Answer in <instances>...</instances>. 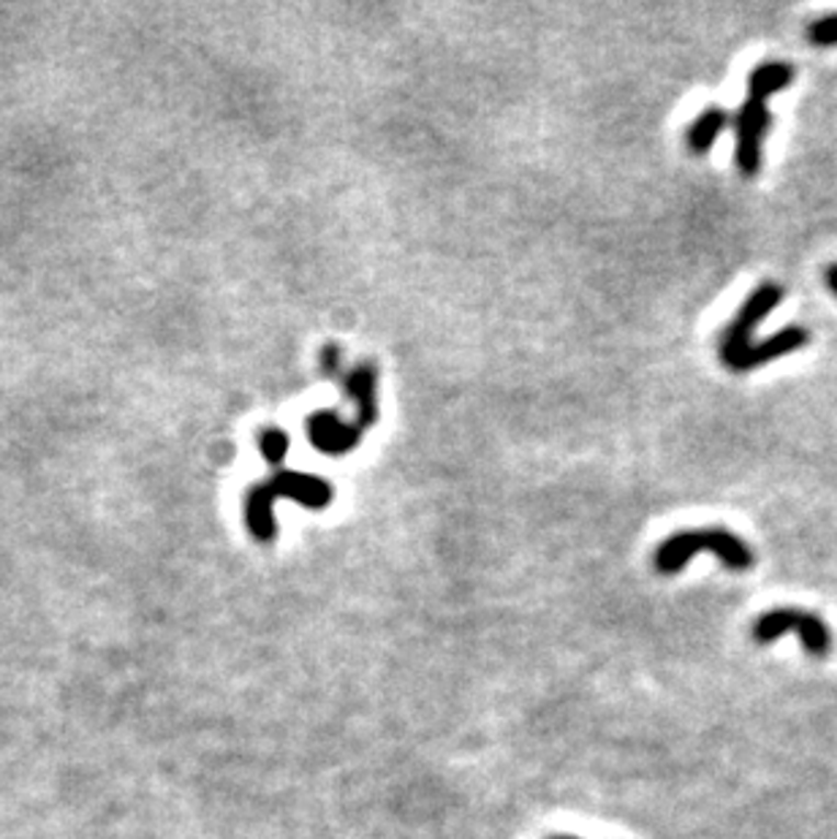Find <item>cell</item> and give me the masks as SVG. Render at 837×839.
Returning a JSON list of instances; mask_svg holds the SVG:
<instances>
[{
    "mask_svg": "<svg viewBox=\"0 0 837 839\" xmlns=\"http://www.w3.org/2000/svg\"><path fill=\"white\" fill-rule=\"evenodd\" d=\"M794 79V68L783 60L761 63L748 77V99L734 117L737 128V167L745 177H754L761 167V141L772 125L767 101L785 90Z\"/></svg>",
    "mask_w": 837,
    "mask_h": 839,
    "instance_id": "cell-1",
    "label": "cell"
},
{
    "mask_svg": "<svg viewBox=\"0 0 837 839\" xmlns=\"http://www.w3.org/2000/svg\"><path fill=\"white\" fill-rule=\"evenodd\" d=\"M699 552H713L728 570H748L754 565V552L739 535L721 528H708L686 530V533H675L671 538H666L656 552V570L664 576L680 574L688 559Z\"/></svg>",
    "mask_w": 837,
    "mask_h": 839,
    "instance_id": "cell-2",
    "label": "cell"
},
{
    "mask_svg": "<svg viewBox=\"0 0 837 839\" xmlns=\"http://www.w3.org/2000/svg\"><path fill=\"white\" fill-rule=\"evenodd\" d=\"M785 633H796L811 658H827V653L833 649V633H829L827 622L813 612L772 609V612L761 614L754 625V638L759 644L778 642Z\"/></svg>",
    "mask_w": 837,
    "mask_h": 839,
    "instance_id": "cell-3",
    "label": "cell"
},
{
    "mask_svg": "<svg viewBox=\"0 0 837 839\" xmlns=\"http://www.w3.org/2000/svg\"><path fill=\"white\" fill-rule=\"evenodd\" d=\"M780 299H783V288L776 283H765L743 302V307H739L737 316L732 318V324H728L721 340V362L726 364V367L745 351V348L754 345L750 337H754L756 324L770 316L780 305Z\"/></svg>",
    "mask_w": 837,
    "mask_h": 839,
    "instance_id": "cell-4",
    "label": "cell"
},
{
    "mask_svg": "<svg viewBox=\"0 0 837 839\" xmlns=\"http://www.w3.org/2000/svg\"><path fill=\"white\" fill-rule=\"evenodd\" d=\"M364 430L357 424H346L335 410H318L307 419V441L313 443L321 454L343 456L354 451L362 443Z\"/></svg>",
    "mask_w": 837,
    "mask_h": 839,
    "instance_id": "cell-5",
    "label": "cell"
},
{
    "mask_svg": "<svg viewBox=\"0 0 837 839\" xmlns=\"http://www.w3.org/2000/svg\"><path fill=\"white\" fill-rule=\"evenodd\" d=\"M267 487L275 498H292L299 506L313 508V511H321L335 500L332 484L324 481L321 476H310V473L281 470L267 481Z\"/></svg>",
    "mask_w": 837,
    "mask_h": 839,
    "instance_id": "cell-6",
    "label": "cell"
},
{
    "mask_svg": "<svg viewBox=\"0 0 837 839\" xmlns=\"http://www.w3.org/2000/svg\"><path fill=\"white\" fill-rule=\"evenodd\" d=\"M807 340H811V335H807L805 327L780 329V332L772 335L770 340L754 342L750 348H745V351L739 353V356L734 359L728 367H732L734 373H745V370H754V367H759V364L776 362V359H780V356L796 353L800 348L807 345Z\"/></svg>",
    "mask_w": 837,
    "mask_h": 839,
    "instance_id": "cell-7",
    "label": "cell"
},
{
    "mask_svg": "<svg viewBox=\"0 0 837 839\" xmlns=\"http://www.w3.org/2000/svg\"><path fill=\"white\" fill-rule=\"evenodd\" d=\"M346 392L357 405V424L362 430L378 424V370L373 364H357L346 375Z\"/></svg>",
    "mask_w": 837,
    "mask_h": 839,
    "instance_id": "cell-8",
    "label": "cell"
},
{
    "mask_svg": "<svg viewBox=\"0 0 837 839\" xmlns=\"http://www.w3.org/2000/svg\"><path fill=\"white\" fill-rule=\"evenodd\" d=\"M272 506H275V495L270 492L267 484L250 489L245 495V519H248V530L259 541H272L275 538V517H272Z\"/></svg>",
    "mask_w": 837,
    "mask_h": 839,
    "instance_id": "cell-9",
    "label": "cell"
},
{
    "mask_svg": "<svg viewBox=\"0 0 837 839\" xmlns=\"http://www.w3.org/2000/svg\"><path fill=\"white\" fill-rule=\"evenodd\" d=\"M728 125V114L721 110V106H710L693 120V125L688 128V147L699 156L710 150L715 145V139L721 136V131Z\"/></svg>",
    "mask_w": 837,
    "mask_h": 839,
    "instance_id": "cell-10",
    "label": "cell"
},
{
    "mask_svg": "<svg viewBox=\"0 0 837 839\" xmlns=\"http://www.w3.org/2000/svg\"><path fill=\"white\" fill-rule=\"evenodd\" d=\"M259 446H261V454H264V460L270 462V465H281V460L286 456V451H289V435L283 430H278V427H270V430L261 432Z\"/></svg>",
    "mask_w": 837,
    "mask_h": 839,
    "instance_id": "cell-11",
    "label": "cell"
},
{
    "mask_svg": "<svg viewBox=\"0 0 837 839\" xmlns=\"http://www.w3.org/2000/svg\"><path fill=\"white\" fill-rule=\"evenodd\" d=\"M807 38L818 47H833L837 44V14L833 16H822L818 22H813L811 31H807Z\"/></svg>",
    "mask_w": 837,
    "mask_h": 839,
    "instance_id": "cell-12",
    "label": "cell"
},
{
    "mask_svg": "<svg viewBox=\"0 0 837 839\" xmlns=\"http://www.w3.org/2000/svg\"><path fill=\"white\" fill-rule=\"evenodd\" d=\"M321 367L324 373L329 375V378H335V375L340 373V348L338 345H327L321 351Z\"/></svg>",
    "mask_w": 837,
    "mask_h": 839,
    "instance_id": "cell-13",
    "label": "cell"
},
{
    "mask_svg": "<svg viewBox=\"0 0 837 839\" xmlns=\"http://www.w3.org/2000/svg\"><path fill=\"white\" fill-rule=\"evenodd\" d=\"M827 285H829V291H833V294L837 296V264H833L827 270Z\"/></svg>",
    "mask_w": 837,
    "mask_h": 839,
    "instance_id": "cell-14",
    "label": "cell"
}]
</instances>
